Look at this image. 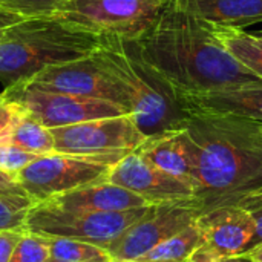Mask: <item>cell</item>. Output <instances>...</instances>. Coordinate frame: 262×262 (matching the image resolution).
I'll use <instances>...</instances> for the list:
<instances>
[{
    "label": "cell",
    "instance_id": "cell-31",
    "mask_svg": "<svg viewBox=\"0 0 262 262\" xmlns=\"http://www.w3.org/2000/svg\"><path fill=\"white\" fill-rule=\"evenodd\" d=\"M23 18H26V17H23L20 14H15V12H8V11L0 9V29L8 28L11 25H15L18 21H21Z\"/></svg>",
    "mask_w": 262,
    "mask_h": 262
},
{
    "label": "cell",
    "instance_id": "cell-27",
    "mask_svg": "<svg viewBox=\"0 0 262 262\" xmlns=\"http://www.w3.org/2000/svg\"><path fill=\"white\" fill-rule=\"evenodd\" d=\"M26 230H0V262H9L12 252Z\"/></svg>",
    "mask_w": 262,
    "mask_h": 262
},
{
    "label": "cell",
    "instance_id": "cell-37",
    "mask_svg": "<svg viewBox=\"0 0 262 262\" xmlns=\"http://www.w3.org/2000/svg\"><path fill=\"white\" fill-rule=\"evenodd\" d=\"M2 100H3V95H2V94H0V101H2Z\"/></svg>",
    "mask_w": 262,
    "mask_h": 262
},
{
    "label": "cell",
    "instance_id": "cell-30",
    "mask_svg": "<svg viewBox=\"0 0 262 262\" xmlns=\"http://www.w3.org/2000/svg\"><path fill=\"white\" fill-rule=\"evenodd\" d=\"M220 258L216 255H213L209 249H206L204 246H201L189 259L186 262H218Z\"/></svg>",
    "mask_w": 262,
    "mask_h": 262
},
{
    "label": "cell",
    "instance_id": "cell-23",
    "mask_svg": "<svg viewBox=\"0 0 262 262\" xmlns=\"http://www.w3.org/2000/svg\"><path fill=\"white\" fill-rule=\"evenodd\" d=\"M49 258L48 238L25 232L17 243L9 262H46Z\"/></svg>",
    "mask_w": 262,
    "mask_h": 262
},
{
    "label": "cell",
    "instance_id": "cell-3",
    "mask_svg": "<svg viewBox=\"0 0 262 262\" xmlns=\"http://www.w3.org/2000/svg\"><path fill=\"white\" fill-rule=\"evenodd\" d=\"M92 58L118 83L130 117L146 138L184 127L187 112L177 89L143 58L134 40L103 38Z\"/></svg>",
    "mask_w": 262,
    "mask_h": 262
},
{
    "label": "cell",
    "instance_id": "cell-19",
    "mask_svg": "<svg viewBox=\"0 0 262 262\" xmlns=\"http://www.w3.org/2000/svg\"><path fill=\"white\" fill-rule=\"evenodd\" d=\"M12 104V103H11ZM15 118L12 121L11 130L8 134L6 143L18 146L20 149L35 154V155H49L55 152V141L52 130L28 114L21 112L15 106Z\"/></svg>",
    "mask_w": 262,
    "mask_h": 262
},
{
    "label": "cell",
    "instance_id": "cell-15",
    "mask_svg": "<svg viewBox=\"0 0 262 262\" xmlns=\"http://www.w3.org/2000/svg\"><path fill=\"white\" fill-rule=\"evenodd\" d=\"M43 203L68 210L83 212H124L149 206V203L141 196L107 180L55 195Z\"/></svg>",
    "mask_w": 262,
    "mask_h": 262
},
{
    "label": "cell",
    "instance_id": "cell-11",
    "mask_svg": "<svg viewBox=\"0 0 262 262\" xmlns=\"http://www.w3.org/2000/svg\"><path fill=\"white\" fill-rule=\"evenodd\" d=\"M26 83L45 91L109 101L129 112V103L124 92L118 83L95 63L92 54L75 61L49 66Z\"/></svg>",
    "mask_w": 262,
    "mask_h": 262
},
{
    "label": "cell",
    "instance_id": "cell-28",
    "mask_svg": "<svg viewBox=\"0 0 262 262\" xmlns=\"http://www.w3.org/2000/svg\"><path fill=\"white\" fill-rule=\"evenodd\" d=\"M15 112H17L15 106L11 104L9 101H6L3 97V100L0 101V144L6 143V140H8V134H9L12 121L15 118Z\"/></svg>",
    "mask_w": 262,
    "mask_h": 262
},
{
    "label": "cell",
    "instance_id": "cell-17",
    "mask_svg": "<svg viewBox=\"0 0 262 262\" xmlns=\"http://www.w3.org/2000/svg\"><path fill=\"white\" fill-rule=\"evenodd\" d=\"M207 21L218 26L246 28L262 21V0H186Z\"/></svg>",
    "mask_w": 262,
    "mask_h": 262
},
{
    "label": "cell",
    "instance_id": "cell-12",
    "mask_svg": "<svg viewBox=\"0 0 262 262\" xmlns=\"http://www.w3.org/2000/svg\"><path fill=\"white\" fill-rule=\"evenodd\" d=\"M107 181L134 192L149 204L196 201L193 187L189 183L158 169L137 150L112 166Z\"/></svg>",
    "mask_w": 262,
    "mask_h": 262
},
{
    "label": "cell",
    "instance_id": "cell-14",
    "mask_svg": "<svg viewBox=\"0 0 262 262\" xmlns=\"http://www.w3.org/2000/svg\"><path fill=\"white\" fill-rule=\"evenodd\" d=\"M186 112L235 115L262 123V84H244L204 92H178Z\"/></svg>",
    "mask_w": 262,
    "mask_h": 262
},
{
    "label": "cell",
    "instance_id": "cell-13",
    "mask_svg": "<svg viewBox=\"0 0 262 262\" xmlns=\"http://www.w3.org/2000/svg\"><path fill=\"white\" fill-rule=\"evenodd\" d=\"M206 249L221 258L244 255L255 236L253 218L238 204L220 206L196 218Z\"/></svg>",
    "mask_w": 262,
    "mask_h": 262
},
{
    "label": "cell",
    "instance_id": "cell-20",
    "mask_svg": "<svg viewBox=\"0 0 262 262\" xmlns=\"http://www.w3.org/2000/svg\"><path fill=\"white\" fill-rule=\"evenodd\" d=\"M201 233L196 226V221L183 230L177 232L155 249H152L146 256L138 261L146 262H186L200 247H201Z\"/></svg>",
    "mask_w": 262,
    "mask_h": 262
},
{
    "label": "cell",
    "instance_id": "cell-5",
    "mask_svg": "<svg viewBox=\"0 0 262 262\" xmlns=\"http://www.w3.org/2000/svg\"><path fill=\"white\" fill-rule=\"evenodd\" d=\"M149 206L124 212H83L34 204L25 220V230L46 238H68L107 249L132 224L144 216Z\"/></svg>",
    "mask_w": 262,
    "mask_h": 262
},
{
    "label": "cell",
    "instance_id": "cell-26",
    "mask_svg": "<svg viewBox=\"0 0 262 262\" xmlns=\"http://www.w3.org/2000/svg\"><path fill=\"white\" fill-rule=\"evenodd\" d=\"M238 206L243 207L255 221V236L247 249L246 253H249L250 250L256 249L258 246L262 244V187L258 190H253L250 193H247L246 196H243L238 201ZM244 253V255H246Z\"/></svg>",
    "mask_w": 262,
    "mask_h": 262
},
{
    "label": "cell",
    "instance_id": "cell-22",
    "mask_svg": "<svg viewBox=\"0 0 262 262\" xmlns=\"http://www.w3.org/2000/svg\"><path fill=\"white\" fill-rule=\"evenodd\" d=\"M34 201L23 195H0V230L25 229V220Z\"/></svg>",
    "mask_w": 262,
    "mask_h": 262
},
{
    "label": "cell",
    "instance_id": "cell-25",
    "mask_svg": "<svg viewBox=\"0 0 262 262\" xmlns=\"http://www.w3.org/2000/svg\"><path fill=\"white\" fill-rule=\"evenodd\" d=\"M38 157L41 155L26 152L11 143L0 144V169L6 173H11L12 177H15L20 170H23Z\"/></svg>",
    "mask_w": 262,
    "mask_h": 262
},
{
    "label": "cell",
    "instance_id": "cell-33",
    "mask_svg": "<svg viewBox=\"0 0 262 262\" xmlns=\"http://www.w3.org/2000/svg\"><path fill=\"white\" fill-rule=\"evenodd\" d=\"M218 262H253L250 256L247 255H239V256H230V258H221Z\"/></svg>",
    "mask_w": 262,
    "mask_h": 262
},
{
    "label": "cell",
    "instance_id": "cell-7",
    "mask_svg": "<svg viewBox=\"0 0 262 262\" xmlns=\"http://www.w3.org/2000/svg\"><path fill=\"white\" fill-rule=\"evenodd\" d=\"M120 160L115 157H81L54 152L34 160L15 175V180L37 204L55 195L106 181L112 166Z\"/></svg>",
    "mask_w": 262,
    "mask_h": 262
},
{
    "label": "cell",
    "instance_id": "cell-32",
    "mask_svg": "<svg viewBox=\"0 0 262 262\" xmlns=\"http://www.w3.org/2000/svg\"><path fill=\"white\" fill-rule=\"evenodd\" d=\"M247 256H250V259L253 262H262V244L258 246L256 249L250 250L249 253H246Z\"/></svg>",
    "mask_w": 262,
    "mask_h": 262
},
{
    "label": "cell",
    "instance_id": "cell-34",
    "mask_svg": "<svg viewBox=\"0 0 262 262\" xmlns=\"http://www.w3.org/2000/svg\"><path fill=\"white\" fill-rule=\"evenodd\" d=\"M160 2H161V3L164 5V3H167V2H170V0H160Z\"/></svg>",
    "mask_w": 262,
    "mask_h": 262
},
{
    "label": "cell",
    "instance_id": "cell-4",
    "mask_svg": "<svg viewBox=\"0 0 262 262\" xmlns=\"http://www.w3.org/2000/svg\"><path fill=\"white\" fill-rule=\"evenodd\" d=\"M101 37L55 17H31L0 29V81L26 83L43 69L91 55Z\"/></svg>",
    "mask_w": 262,
    "mask_h": 262
},
{
    "label": "cell",
    "instance_id": "cell-10",
    "mask_svg": "<svg viewBox=\"0 0 262 262\" xmlns=\"http://www.w3.org/2000/svg\"><path fill=\"white\" fill-rule=\"evenodd\" d=\"M201 212L195 200L150 204L144 216L118 236L106 252L112 262L138 261L158 244L195 223Z\"/></svg>",
    "mask_w": 262,
    "mask_h": 262
},
{
    "label": "cell",
    "instance_id": "cell-35",
    "mask_svg": "<svg viewBox=\"0 0 262 262\" xmlns=\"http://www.w3.org/2000/svg\"><path fill=\"white\" fill-rule=\"evenodd\" d=\"M121 262H146V261H121Z\"/></svg>",
    "mask_w": 262,
    "mask_h": 262
},
{
    "label": "cell",
    "instance_id": "cell-2",
    "mask_svg": "<svg viewBox=\"0 0 262 262\" xmlns=\"http://www.w3.org/2000/svg\"><path fill=\"white\" fill-rule=\"evenodd\" d=\"M193 192L201 210L238 204L262 187V123L223 114L187 112ZM201 212V213H203Z\"/></svg>",
    "mask_w": 262,
    "mask_h": 262
},
{
    "label": "cell",
    "instance_id": "cell-21",
    "mask_svg": "<svg viewBox=\"0 0 262 262\" xmlns=\"http://www.w3.org/2000/svg\"><path fill=\"white\" fill-rule=\"evenodd\" d=\"M48 243L49 258L46 262H112L104 249L89 243L68 238H48Z\"/></svg>",
    "mask_w": 262,
    "mask_h": 262
},
{
    "label": "cell",
    "instance_id": "cell-9",
    "mask_svg": "<svg viewBox=\"0 0 262 262\" xmlns=\"http://www.w3.org/2000/svg\"><path fill=\"white\" fill-rule=\"evenodd\" d=\"M55 152L81 157L123 158L138 149L146 137L135 126L130 114L98 118L51 129Z\"/></svg>",
    "mask_w": 262,
    "mask_h": 262
},
{
    "label": "cell",
    "instance_id": "cell-24",
    "mask_svg": "<svg viewBox=\"0 0 262 262\" xmlns=\"http://www.w3.org/2000/svg\"><path fill=\"white\" fill-rule=\"evenodd\" d=\"M66 0H0V9L20 14L26 18L52 15Z\"/></svg>",
    "mask_w": 262,
    "mask_h": 262
},
{
    "label": "cell",
    "instance_id": "cell-16",
    "mask_svg": "<svg viewBox=\"0 0 262 262\" xmlns=\"http://www.w3.org/2000/svg\"><path fill=\"white\" fill-rule=\"evenodd\" d=\"M135 150L158 169L189 183L193 187L192 147L184 127L146 138Z\"/></svg>",
    "mask_w": 262,
    "mask_h": 262
},
{
    "label": "cell",
    "instance_id": "cell-18",
    "mask_svg": "<svg viewBox=\"0 0 262 262\" xmlns=\"http://www.w3.org/2000/svg\"><path fill=\"white\" fill-rule=\"evenodd\" d=\"M216 35L230 55L262 80V35L244 28L215 25Z\"/></svg>",
    "mask_w": 262,
    "mask_h": 262
},
{
    "label": "cell",
    "instance_id": "cell-8",
    "mask_svg": "<svg viewBox=\"0 0 262 262\" xmlns=\"http://www.w3.org/2000/svg\"><path fill=\"white\" fill-rule=\"evenodd\" d=\"M2 94L6 101L49 129L129 114L124 107L109 101L45 91L29 83L6 88Z\"/></svg>",
    "mask_w": 262,
    "mask_h": 262
},
{
    "label": "cell",
    "instance_id": "cell-6",
    "mask_svg": "<svg viewBox=\"0 0 262 262\" xmlns=\"http://www.w3.org/2000/svg\"><path fill=\"white\" fill-rule=\"evenodd\" d=\"M161 6L160 0H66L51 17L101 38L138 40Z\"/></svg>",
    "mask_w": 262,
    "mask_h": 262
},
{
    "label": "cell",
    "instance_id": "cell-1",
    "mask_svg": "<svg viewBox=\"0 0 262 262\" xmlns=\"http://www.w3.org/2000/svg\"><path fill=\"white\" fill-rule=\"evenodd\" d=\"M134 41L143 58L177 92L262 84L223 46L215 25L198 15L186 0L164 3L152 26Z\"/></svg>",
    "mask_w": 262,
    "mask_h": 262
},
{
    "label": "cell",
    "instance_id": "cell-29",
    "mask_svg": "<svg viewBox=\"0 0 262 262\" xmlns=\"http://www.w3.org/2000/svg\"><path fill=\"white\" fill-rule=\"evenodd\" d=\"M0 195H26L23 187L18 184L15 177L0 169ZM28 196V195H26Z\"/></svg>",
    "mask_w": 262,
    "mask_h": 262
},
{
    "label": "cell",
    "instance_id": "cell-36",
    "mask_svg": "<svg viewBox=\"0 0 262 262\" xmlns=\"http://www.w3.org/2000/svg\"><path fill=\"white\" fill-rule=\"evenodd\" d=\"M256 34H259V35H262V31H256Z\"/></svg>",
    "mask_w": 262,
    "mask_h": 262
}]
</instances>
